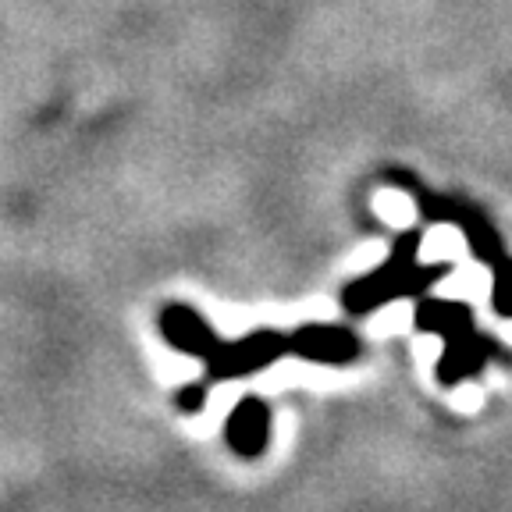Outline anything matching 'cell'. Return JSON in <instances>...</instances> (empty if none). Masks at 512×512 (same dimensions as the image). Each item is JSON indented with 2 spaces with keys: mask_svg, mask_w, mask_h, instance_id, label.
I'll return each instance as SVG.
<instances>
[{
  "mask_svg": "<svg viewBox=\"0 0 512 512\" xmlns=\"http://www.w3.org/2000/svg\"><path fill=\"white\" fill-rule=\"evenodd\" d=\"M420 210H424L427 221H438V224H452L456 221V210H459V200H452V196H431L427 192L424 200H420Z\"/></svg>",
  "mask_w": 512,
  "mask_h": 512,
  "instance_id": "cell-10",
  "label": "cell"
},
{
  "mask_svg": "<svg viewBox=\"0 0 512 512\" xmlns=\"http://www.w3.org/2000/svg\"><path fill=\"white\" fill-rule=\"evenodd\" d=\"M416 256H420V232L399 235L381 267H374L370 274H363V278H356L352 285H345L342 306L349 313H356V317H367V313L402 299V278L409 274V267L420 264Z\"/></svg>",
  "mask_w": 512,
  "mask_h": 512,
  "instance_id": "cell-1",
  "label": "cell"
},
{
  "mask_svg": "<svg viewBox=\"0 0 512 512\" xmlns=\"http://www.w3.org/2000/svg\"><path fill=\"white\" fill-rule=\"evenodd\" d=\"M491 271H495L491 274V306H495L498 317L512 320V256L498 260Z\"/></svg>",
  "mask_w": 512,
  "mask_h": 512,
  "instance_id": "cell-9",
  "label": "cell"
},
{
  "mask_svg": "<svg viewBox=\"0 0 512 512\" xmlns=\"http://www.w3.org/2000/svg\"><path fill=\"white\" fill-rule=\"evenodd\" d=\"M281 356H288V335L281 331H253V335L239 338V342H221L217 352L207 360V374L214 381H235V377H249L267 370L271 363H278Z\"/></svg>",
  "mask_w": 512,
  "mask_h": 512,
  "instance_id": "cell-2",
  "label": "cell"
},
{
  "mask_svg": "<svg viewBox=\"0 0 512 512\" xmlns=\"http://www.w3.org/2000/svg\"><path fill=\"white\" fill-rule=\"evenodd\" d=\"M495 356V342L477 331H463V335H452L445 338V352H441L438 360V381L445 388H456L463 384L466 377H473L477 370H484V363Z\"/></svg>",
  "mask_w": 512,
  "mask_h": 512,
  "instance_id": "cell-6",
  "label": "cell"
},
{
  "mask_svg": "<svg viewBox=\"0 0 512 512\" xmlns=\"http://www.w3.org/2000/svg\"><path fill=\"white\" fill-rule=\"evenodd\" d=\"M157 324H160V335H164V342H168L171 349L185 352V356H196V360H203V363H207L217 352V345H221V338H217V331L207 324V317L185 303H168L160 310Z\"/></svg>",
  "mask_w": 512,
  "mask_h": 512,
  "instance_id": "cell-4",
  "label": "cell"
},
{
  "mask_svg": "<svg viewBox=\"0 0 512 512\" xmlns=\"http://www.w3.org/2000/svg\"><path fill=\"white\" fill-rule=\"evenodd\" d=\"M463 232L466 246H470L473 260L484 267H495L498 260H505V249H502V239H498V232L491 228V221L484 214H480L477 207H470V203H459L456 210V221H452Z\"/></svg>",
  "mask_w": 512,
  "mask_h": 512,
  "instance_id": "cell-8",
  "label": "cell"
},
{
  "mask_svg": "<svg viewBox=\"0 0 512 512\" xmlns=\"http://www.w3.org/2000/svg\"><path fill=\"white\" fill-rule=\"evenodd\" d=\"M413 324L424 335L452 338L473 328V310L466 303H452V299H420L413 313Z\"/></svg>",
  "mask_w": 512,
  "mask_h": 512,
  "instance_id": "cell-7",
  "label": "cell"
},
{
  "mask_svg": "<svg viewBox=\"0 0 512 512\" xmlns=\"http://www.w3.org/2000/svg\"><path fill=\"white\" fill-rule=\"evenodd\" d=\"M224 441L239 459H260L271 441V406L256 395H242L224 420Z\"/></svg>",
  "mask_w": 512,
  "mask_h": 512,
  "instance_id": "cell-5",
  "label": "cell"
},
{
  "mask_svg": "<svg viewBox=\"0 0 512 512\" xmlns=\"http://www.w3.org/2000/svg\"><path fill=\"white\" fill-rule=\"evenodd\" d=\"M175 402H178V409L182 413H200L203 406H207V384H185L182 392L175 395Z\"/></svg>",
  "mask_w": 512,
  "mask_h": 512,
  "instance_id": "cell-11",
  "label": "cell"
},
{
  "mask_svg": "<svg viewBox=\"0 0 512 512\" xmlns=\"http://www.w3.org/2000/svg\"><path fill=\"white\" fill-rule=\"evenodd\" d=\"M288 352L306 363L324 367H345L360 356V338L338 324H306L296 335H288Z\"/></svg>",
  "mask_w": 512,
  "mask_h": 512,
  "instance_id": "cell-3",
  "label": "cell"
}]
</instances>
